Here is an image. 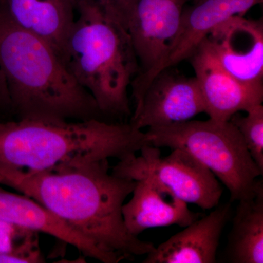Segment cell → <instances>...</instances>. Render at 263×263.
<instances>
[{"mask_svg": "<svg viewBox=\"0 0 263 263\" xmlns=\"http://www.w3.org/2000/svg\"><path fill=\"white\" fill-rule=\"evenodd\" d=\"M0 181L122 259L146 255L155 248L127 231L122 206L136 181L114 174L108 159L78 160L44 171L0 167Z\"/></svg>", "mask_w": 263, "mask_h": 263, "instance_id": "obj_1", "label": "cell"}, {"mask_svg": "<svg viewBox=\"0 0 263 263\" xmlns=\"http://www.w3.org/2000/svg\"><path fill=\"white\" fill-rule=\"evenodd\" d=\"M0 70L18 119L104 120L94 98L71 75L51 45L17 25L1 5Z\"/></svg>", "mask_w": 263, "mask_h": 263, "instance_id": "obj_2", "label": "cell"}, {"mask_svg": "<svg viewBox=\"0 0 263 263\" xmlns=\"http://www.w3.org/2000/svg\"><path fill=\"white\" fill-rule=\"evenodd\" d=\"M148 145L130 124L18 119L0 122V167L44 171L78 160H124Z\"/></svg>", "mask_w": 263, "mask_h": 263, "instance_id": "obj_3", "label": "cell"}, {"mask_svg": "<svg viewBox=\"0 0 263 263\" xmlns=\"http://www.w3.org/2000/svg\"><path fill=\"white\" fill-rule=\"evenodd\" d=\"M74 9L78 18L60 58L104 116L129 115L128 90L139 66L127 29L89 2L78 3Z\"/></svg>", "mask_w": 263, "mask_h": 263, "instance_id": "obj_4", "label": "cell"}, {"mask_svg": "<svg viewBox=\"0 0 263 263\" xmlns=\"http://www.w3.org/2000/svg\"><path fill=\"white\" fill-rule=\"evenodd\" d=\"M145 134L151 146L179 148L193 156L228 188L231 202L251 195L262 176L230 121L190 120L149 127Z\"/></svg>", "mask_w": 263, "mask_h": 263, "instance_id": "obj_5", "label": "cell"}, {"mask_svg": "<svg viewBox=\"0 0 263 263\" xmlns=\"http://www.w3.org/2000/svg\"><path fill=\"white\" fill-rule=\"evenodd\" d=\"M139 152V155L119 161L111 172L133 181L155 180L183 201L204 210L219 205L223 193L220 183L187 152L175 148L167 157H162L160 148L151 145H145Z\"/></svg>", "mask_w": 263, "mask_h": 263, "instance_id": "obj_6", "label": "cell"}, {"mask_svg": "<svg viewBox=\"0 0 263 263\" xmlns=\"http://www.w3.org/2000/svg\"><path fill=\"white\" fill-rule=\"evenodd\" d=\"M263 0H196L185 7L181 24L174 42L158 63L150 70L140 72L132 81L136 105L141 102L145 91L159 72L188 59L197 45L218 25L228 19L241 15Z\"/></svg>", "mask_w": 263, "mask_h": 263, "instance_id": "obj_7", "label": "cell"}, {"mask_svg": "<svg viewBox=\"0 0 263 263\" xmlns=\"http://www.w3.org/2000/svg\"><path fill=\"white\" fill-rule=\"evenodd\" d=\"M201 113H205V106L195 77L167 68L151 81L129 124L142 130L187 122Z\"/></svg>", "mask_w": 263, "mask_h": 263, "instance_id": "obj_8", "label": "cell"}, {"mask_svg": "<svg viewBox=\"0 0 263 263\" xmlns=\"http://www.w3.org/2000/svg\"><path fill=\"white\" fill-rule=\"evenodd\" d=\"M201 93L205 113L214 120L227 122L263 101V86H251L235 79L222 67L205 39L188 57Z\"/></svg>", "mask_w": 263, "mask_h": 263, "instance_id": "obj_9", "label": "cell"}, {"mask_svg": "<svg viewBox=\"0 0 263 263\" xmlns=\"http://www.w3.org/2000/svg\"><path fill=\"white\" fill-rule=\"evenodd\" d=\"M221 67L237 80L263 86V24L237 15L204 38Z\"/></svg>", "mask_w": 263, "mask_h": 263, "instance_id": "obj_10", "label": "cell"}, {"mask_svg": "<svg viewBox=\"0 0 263 263\" xmlns=\"http://www.w3.org/2000/svg\"><path fill=\"white\" fill-rule=\"evenodd\" d=\"M190 0H138L127 32L145 72L162 60L174 42ZM139 72V73H140Z\"/></svg>", "mask_w": 263, "mask_h": 263, "instance_id": "obj_11", "label": "cell"}, {"mask_svg": "<svg viewBox=\"0 0 263 263\" xmlns=\"http://www.w3.org/2000/svg\"><path fill=\"white\" fill-rule=\"evenodd\" d=\"M130 200L122 206L124 224L131 235H138L147 229L178 226H190L199 218L188 203L155 180H136Z\"/></svg>", "mask_w": 263, "mask_h": 263, "instance_id": "obj_12", "label": "cell"}, {"mask_svg": "<svg viewBox=\"0 0 263 263\" xmlns=\"http://www.w3.org/2000/svg\"><path fill=\"white\" fill-rule=\"evenodd\" d=\"M0 219L37 233H45L72 246L85 257L103 263L122 260L100 248L94 242L70 228L46 208L27 195L8 193L0 189Z\"/></svg>", "mask_w": 263, "mask_h": 263, "instance_id": "obj_13", "label": "cell"}, {"mask_svg": "<svg viewBox=\"0 0 263 263\" xmlns=\"http://www.w3.org/2000/svg\"><path fill=\"white\" fill-rule=\"evenodd\" d=\"M182 231L155 247L143 263H214L221 233L230 216V203L216 206Z\"/></svg>", "mask_w": 263, "mask_h": 263, "instance_id": "obj_14", "label": "cell"}, {"mask_svg": "<svg viewBox=\"0 0 263 263\" xmlns=\"http://www.w3.org/2000/svg\"><path fill=\"white\" fill-rule=\"evenodd\" d=\"M17 25L42 38L59 55L75 21L70 0H0Z\"/></svg>", "mask_w": 263, "mask_h": 263, "instance_id": "obj_15", "label": "cell"}, {"mask_svg": "<svg viewBox=\"0 0 263 263\" xmlns=\"http://www.w3.org/2000/svg\"><path fill=\"white\" fill-rule=\"evenodd\" d=\"M233 227L228 235L227 257L230 262H263V183L238 200Z\"/></svg>", "mask_w": 263, "mask_h": 263, "instance_id": "obj_16", "label": "cell"}, {"mask_svg": "<svg viewBox=\"0 0 263 263\" xmlns=\"http://www.w3.org/2000/svg\"><path fill=\"white\" fill-rule=\"evenodd\" d=\"M242 117L238 113L230 122L238 129L251 157L263 174V106L255 105Z\"/></svg>", "mask_w": 263, "mask_h": 263, "instance_id": "obj_17", "label": "cell"}, {"mask_svg": "<svg viewBox=\"0 0 263 263\" xmlns=\"http://www.w3.org/2000/svg\"><path fill=\"white\" fill-rule=\"evenodd\" d=\"M76 6L82 2H89L96 5L107 16L120 24L124 29L128 28L133 10L138 0H70Z\"/></svg>", "mask_w": 263, "mask_h": 263, "instance_id": "obj_18", "label": "cell"}, {"mask_svg": "<svg viewBox=\"0 0 263 263\" xmlns=\"http://www.w3.org/2000/svg\"><path fill=\"white\" fill-rule=\"evenodd\" d=\"M3 108L10 109L12 110L6 83H5L4 76L0 70V109Z\"/></svg>", "mask_w": 263, "mask_h": 263, "instance_id": "obj_19", "label": "cell"}]
</instances>
